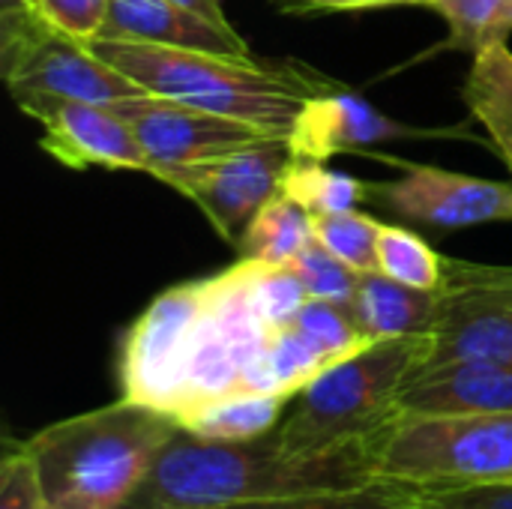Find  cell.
Here are the masks:
<instances>
[{"label": "cell", "mask_w": 512, "mask_h": 509, "mask_svg": "<svg viewBox=\"0 0 512 509\" xmlns=\"http://www.w3.org/2000/svg\"><path fill=\"white\" fill-rule=\"evenodd\" d=\"M351 318L369 342L432 333L438 318V291L402 285L381 270L363 273L348 303Z\"/></svg>", "instance_id": "cell-16"}, {"label": "cell", "mask_w": 512, "mask_h": 509, "mask_svg": "<svg viewBox=\"0 0 512 509\" xmlns=\"http://www.w3.org/2000/svg\"><path fill=\"white\" fill-rule=\"evenodd\" d=\"M87 45L144 93L249 123L270 138H291L303 108L333 90L324 78L294 63L273 66L258 57H225L129 39H93Z\"/></svg>", "instance_id": "cell-2"}, {"label": "cell", "mask_w": 512, "mask_h": 509, "mask_svg": "<svg viewBox=\"0 0 512 509\" xmlns=\"http://www.w3.org/2000/svg\"><path fill=\"white\" fill-rule=\"evenodd\" d=\"M282 195L300 204L309 216H330L345 210H360L369 198V183L324 168V162L294 159L282 180Z\"/></svg>", "instance_id": "cell-20"}, {"label": "cell", "mask_w": 512, "mask_h": 509, "mask_svg": "<svg viewBox=\"0 0 512 509\" xmlns=\"http://www.w3.org/2000/svg\"><path fill=\"white\" fill-rule=\"evenodd\" d=\"M306 300H309V294L291 267H267V264L255 261L252 306L270 330L291 324Z\"/></svg>", "instance_id": "cell-28"}, {"label": "cell", "mask_w": 512, "mask_h": 509, "mask_svg": "<svg viewBox=\"0 0 512 509\" xmlns=\"http://www.w3.org/2000/svg\"><path fill=\"white\" fill-rule=\"evenodd\" d=\"M414 495L438 509H512V480L507 483H432L414 486Z\"/></svg>", "instance_id": "cell-29"}, {"label": "cell", "mask_w": 512, "mask_h": 509, "mask_svg": "<svg viewBox=\"0 0 512 509\" xmlns=\"http://www.w3.org/2000/svg\"><path fill=\"white\" fill-rule=\"evenodd\" d=\"M96 39H129L225 57H255L237 27H219L174 0H108Z\"/></svg>", "instance_id": "cell-13"}, {"label": "cell", "mask_w": 512, "mask_h": 509, "mask_svg": "<svg viewBox=\"0 0 512 509\" xmlns=\"http://www.w3.org/2000/svg\"><path fill=\"white\" fill-rule=\"evenodd\" d=\"M429 0H285L291 9L303 12H366V9H393V6H426Z\"/></svg>", "instance_id": "cell-32"}, {"label": "cell", "mask_w": 512, "mask_h": 509, "mask_svg": "<svg viewBox=\"0 0 512 509\" xmlns=\"http://www.w3.org/2000/svg\"><path fill=\"white\" fill-rule=\"evenodd\" d=\"M423 366L504 363L512 366V309L438 294V318Z\"/></svg>", "instance_id": "cell-15"}, {"label": "cell", "mask_w": 512, "mask_h": 509, "mask_svg": "<svg viewBox=\"0 0 512 509\" xmlns=\"http://www.w3.org/2000/svg\"><path fill=\"white\" fill-rule=\"evenodd\" d=\"M288 402L291 399L285 396L267 393H228L186 411L183 417H177V423L192 435L210 441H252L282 423Z\"/></svg>", "instance_id": "cell-18"}, {"label": "cell", "mask_w": 512, "mask_h": 509, "mask_svg": "<svg viewBox=\"0 0 512 509\" xmlns=\"http://www.w3.org/2000/svg\"><path fill=\"white\" fill-rule=\"evenodd\" d=\"M0 72L15 105L30 99H72L114 105L144 90L105 63L87 42L54 27L42 12L0 18Z\"/></svg>", "instance_id": "cell-6"}, {"label": "cell", "mask_w": 512, "mask_h": 509, "mask_svg": "<svg viewBox=\"0 0 512 509\" xmlns=\"http://www.w3.org/2000/svg\"><path fill=\"white\" fill-rule=\"evenodd\" d=\"M405 135H411L408 126L384 117L363 96L333 87L315 96L303 108L288 141H291L294 159L327 162L339 153L363 150L366 144L405 138Z\"/></svg>", "instance_id": "cell-14"}, {"label": "cell", "mask_w": 512, "mask_h": 509, "mask_svg": "<svg viewBox=\"0 0 512 509\" xmlns=\"http://www.w3.org/2000/svg\"><path fill=\"white\" fill-rule=\"evenodd\" d=\"M0 509H48L39 471L24 444L6 450L0 465Z\"/></svg>", "instance_id": "cell-30"}, {"label": "cell", "mask_w": 512, "mask_h": 509, "mask_svg": "<svg viewBox=\"0 0 512 509\" xmlns=\"http://www.w3.org/2000/svg\"><path fill=\"white\" fill-rule=\"evenodd\" d=\"M405 504H408V483L378 477L375 483L360 486V489H348V492L294 495V498L231 504V507L219 509H405Z\"/></svg>", "instance_id": "cell-25"}, {"label": "cell", "mask_w": 512, "mask_h": 509, "mask_svg": "<svg viewBox=\"0 0 512 509\" xmlns=\"http://www.w3.org/2000/svg\"><path fill=\"white\" fill-rule=\"evenodd\" d=\"M381 225L384 222H378L375 216L360 213V210L312 216L315 240L357 273L378 270V234H381Z\"/></svg>", "instance_id": "cell-23"}, {"label": "cell", "mask_w": 512, "mask_h": 509, "mask_svg": "<svg viewBox=\"0 0 512 509\" xmlns=\"http://www.w3.org/2000/svg\"><path fill=\"white\" fill-rule=\"evenodd\" d=\"M405 509H438V507H429V504H423V501L414 495V489L408 486V504H405Z\"/></svg>", "instance_id": "cell-35"}, {"label": "cell", "mask_w": 512, "mask_h": 509, "mask_svg": "<svg viewBox=\"0 0 512 509\" xmlns=\"http://www.w3.org/2000/svg\"><path fill=\"white\" fill-rule=\"evenodd\" d=\"M174 414L117 399L51 423L24 441L42 492L57 509H123L177 435Z\"/></svg>", "instance_id": "cell-3"}, {"label": "cell", "mask_w": 512, "mask_h": 509, "mask_svg": "<svg viewBox=\"0 0 512 509\" xmlns=\"http://www.w3.org/2000/svg\"><path fill=\"white\" fill-rule=\"evenodd\" d=\"M48 509H57V507H51V504H48Z\"/></svg>", "instance_id": "cell-36"}, {"label": "cell", "mask_w": 512, "mask_h": 509, "mask_svg": "<svg viewBox=\"0 0 512 509\" xmlns=\"http://www.w3.org/2000/svg\"><path fill=\"white\" fill-rule=\"evenodd\" d=\"M213 279L183 282L162 291L129 327L120 351L123 399L174 414L186 360L207 312Z\"/></svg>", "instance_id": "cell-7"}, {"label": "cell", "mask_w": 512, "mask_h": 509, "mask_svg": "<svg viewBox=\"0 0 512 509\" xmlns=\"http://www.w3.org/2000/svg\"><path fill=\"white\" fill-rule=\"evenodd\" d=\"M387 432L300 456L282 447L279 426L252 441H210L180 426L123 509H219L360 489L381 477Z\"/></svg>", "instance_id": "cell-1"}, {"label": "cell", "mask_w": 512, "mask_h": 509, "mask_svg": "<svg viewBox=\"0 0 512 509\" xmlns=\"http://www.w3.org/2000/svg\"><path fill=\"white\" fill-rule=\"evenodd\" d=\"M291 162L288 138H264L237 153L177 168L162 183L195 201L225 243L240 246L249 222L282 192Z\"/></svg>", "instance_id": "cell-8"}, {"label": "cell", "mask_w": 512, "mask_h": 509, "mask_svg": "<svg viewBox=\"0 0 512 509\" xmlns=\"http://www.w3.org/2000/svg\"><path fill=\"white\" fill-rule=\"evenodd\" d=\"M369 198H378L402 219L432 228L512 222V183L468 177L432 165H408L399 180L369 183Z\"/></svg>", "instance_id": "cell-10"}, {"label": "cell", "mask_w": 512, "mask_h": 509, "mask_svg": "<svg viewBox=\"0 0 512 509\" xmlns=\"http://www.w3.org/2000/svg\"><path fill=\"white\" fill-rule=\"evenodd\" d=\"M438 294L512 309V267H492V264H471V261L444 258V276H441Z\"/></svg>", "instance_id": "cell-26"}, {"label": "cell", "mask_w": 512, "mask_h": 509, "mask_svg": "<svg viewBox=\"0 0 512 509\" xmlns=\"http://www.w3.org/2000/svg\"><path fill=\"white\" fill-rule=\"evenodd\" d=\"M294 276L303 282L306 294L315 297V300H330V303H342L348 306L357 285H360V276L357 270H351L345 261H339L333 252H327L318 240L309 243L291 264Z\"/></svg>", "instance_id": "cell-27"}, {"label": "cell", "mask_w": 512, "mask_h": 509, "mask_svg": "<svg viewBox=\"0 0 512 509\" xmlns=\"http://www.w3.org/2000/svg\"><path fill=\"white\" fill-rule=\"evenodd\" d=\"M42 126V147L69 168L144 171L153 177L135 129L111 108L72 99H30L18 105Z\"/></svg>", "instance_id": "cell-11"}, {"label": "cell", "mask_w": 512, "mask_h": 509, "mask_svg": "<svg viewBox=\"0 0 512 509\" xmlns=\"http://www.w3.org/2000/svg\"><path fill=\"white\" fill-rule=\"evenodd\" d=\"M462 99L512 171V51L507 42H495L474 54Z\"/></svg>", "instance_id": "cell-17"}, {"label": "cell", "mask_w": 512, "mask_h": 509, "mask_svg": "<svg viewBox=\"0 0 512 509\" xmlns=\"http://www.w3.org/2000/svg\"><path fill=\"white\" fill-rule=\"evenodd\" d=\"M381 477L414 486L512 480V414L402 417L381 450Z\"/></svg>", "instance_id": "cell-5"}, {"label": "cell", "mask_w": 512, "mask_h": 509, "mask_svg": "<svg viewBox=\"0 0 512 509\" xmlns=\"http://www.w3.org/2000/svg\"><path fill=\"white\" fill-rule=\"evenodd\" d=\"M378 270L402 285L420 291H438L444 276V255H438L423 237L399 225H381L378 234Z\"/></svg>", "instance_id": "cell-22"}, {"label": "cell", "mask_w": 512, "mask_h": 509, "mask_svg": "<svg viewBox=\"0 0 512 509\" xmlns=\"http://www.w3.org/2000/svg\"><path fill=\"white\" fill-rule=\"evenodd\" d=\"M315 243L312 216L294 204L288 195H276L261 207V213L249 222L240 240V258L261 261L267 267H291L294 258Z\"/></svg>", "instance_id": "cell-19"}, {"label": "cell", "mask_w": 512, "mask_h": 509, "mask_svg": "<svg viewBox=\"0 0 512 509\" xmlns=\"http://www.w3.org/2000/svg\"><path fill=\"white\" fill-rule=\"evenodd\" d=\"M174 3H180V6H186V9H192V12H198L201 18H207V21H213V24H219V27H234L231 24V18L225 15V9H222V3L219 0H174Z\"/></svg>", "instance_id": "cell-33"}, {"label": "cell", "mask_w": 512, "mask_h": 509, "mask_svg": "<svg viewBox=\"0 0 512 509\" xmlns=\"http://www.w3.org/2000/svg\"><path fill=\"white\" fill-rule=\"evenodd\" d=\"M291 324L318 348V354L330 366L351 357V354H357V351H363L369 345V339L363 336V330L351 318L348 306H342V303L309 297L300 306V312L294 315Z\"/></svg>", "instance_id": "cell-24"}, {"label": "cell", "mask_w": 512, "mask_h": 509, "mask_svg": "<svg viewBox=\"0 0 512 509\" xmlns=\"http://www.w3.org/2000/svg\"><path fill=\"white\" fill-rule=\"evenodd\" d=\"M450 30V42L462 51L480 54L512 36V0H429Z\"/></svg>", "instance_id": "cell-21"}, {"label": "cell", "mask_w": 512, "mask_h": 509, "mask_svg": "<svg viewBox=\"0 0 512 509\" xmlns=\"http://www.w3.org/2000/svg\"><path fill=\"white\" fill-rule=\"evenodd\" d=\"M402 417L512 414V366L444 363L417 366L399 396Z\"/></svg>", "instance_id": "cell-12"}, {"label": "cell", "mask_w": 512, "mask_h": 509, "mask_svg": "<svg viewBox=\"0 0 512 509\" xmlns=\"http://www.w3.org/2000/svg\"><path fill=\"white\" fill-rule=\"evenodd\" d=\"M108 0H39V12L69 36L93 42L102 30Z\"/></svg>", "instance_id": "cell-31"}, {"label": "cell", "mask_w": 512, "mask_h": 509, "mask_svg": "<svg viewBox=\"0 0 512 509\" xmlns=\"http://www.w3.org/2000/svg\"><path fill=\"white\" fill-rule=\"evenodd\" d=\"M429 345V333L381 339L324 369L291 399L279 423L282 447L306 456L387 432L399 420L402 387L429 357Z\"/></svg>", "instance_id": "cell-4"}, {"label": "cell", "mask_w": 512, "mask_h": 509, "mask_svg": "<svg viewBox=\"0 0 512 509\" xmlns=\"http://www.w3.org/2000/svg\"><path fill=\"white\" fill-rule=\"evenodd\" d=\"M39 12V0H0V18Z\"/></svg>", "instance_id": "cell-34"}, {"label": "cell", "mask_w": 512, "mask_h": 509, "mask_svg": "<svg viewBox=\"0 0 512 509\" xmlns=\"http://www.w3.org/2000/svg\"><path fill=\"white\" fill-rule=\"evenodd\" d=\"M111 108L135 129L144 153L150 156L153 177L159 180L177 168L210 162L270 138L249 123H237L231 117L198 111L150 93L114 102Z\"/></svg>", "instance_id": "cell-9"}]
</instances>
